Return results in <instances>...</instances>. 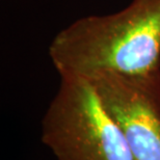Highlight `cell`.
<instances>
[{
  "instance_id": "1",
  "label": "cell",
  "mask_w": 160,
  "mask_h": 160,
  "mask_svg": "<svg viewBox=\"0 0 160 160\" xmlns=\"http://www.w3.org/2000/svg\"><path fill=\"white\" fill-rule=\"evenodd\" d=\"M49 56L59 76L160 71V0H132L113 14L77 19L53 38Z\"/></svg>"
},
{
  "instance_id": "2",
  "label": "cell",
  "mask_w": 160,
  "mask_h": 160,
  "mask_svg": "<svg viewBox=\"0 0 160 160\" xmlns=\"http://www.w3.org/2000/svg\"><path fill=\"white\" fill-rule=\"evenodd\" d=\"M60 82L42 120V142L57 160H133L121 129L94 84L79 76Z\"/></svg>"
},
{
  "instance_id": "3",
  "label": "cell",
  "mask_w": 160,
  "mask_h": 160,
  "mask_svg": "<svg viewBox=\"0 0 160 160\" xmlns=\"http://www.w3.org/2000/svg\"><path fill=\"white\" fill-rule=\"evenodd\" d=\"M121 129L133 160H160V71L88 79Z\"/></svg>"
}]
</instances>
